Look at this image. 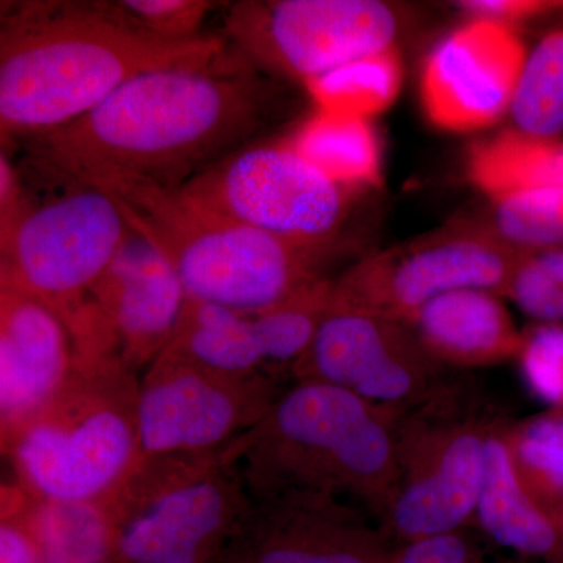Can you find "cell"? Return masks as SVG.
I'll return each instance as SVG.
<instances>
[{
	"instance_id": "obj_1",
	"label": "cell",
	"mask_w": 563,
	"mask_h": 563,
	"mask_svg": "<svg viewBox=\"0 0 563 563\" xmlns=\"http://www.w3.org/2000/svg\"><path fill=\"white\" fill-rule=\"evenodd\" d=\"M280 81L236 54L154 70L79 120L24 140L40 168L74 185L120 174L180 190L273 128Z\"/></svg>"
},
{
	"instance_id": "obj_2",
	"label": "cell",
	"mask_w": 563,
	"mask_h": 563,
	"mask_svg": "<svg viewBox=\"0 0 563 563\" xmlns=\"http://www.w3.org/2000/svg\"><path fill=\"white\" fill-rule=\"evenodd\" d=\"M228 40L163 41L122 22L109 2L21 3L0 29V128L27 139L79 120L129 81L210 65Z\"/></svg>"
},
{
	"instance_id": "obj_3",
	"label": "cell",
	"mask_w": 563,
	"mask_h": 563,
	"mask_svg": "<svg viewBox=\"0 0 563 563\" xmlns=\"http://www.w3.org/2000/svg\"><path fill=\"white\" fill-rule=\"evenodd\" d=\"M133 233L177 273L188 298L258 313L329 279L333 250L288 242L207 209L180 190L120 174L92 177Z\"/></svg>"
},
{
	"instance_id": "obj_4",
	"label": "cell",
	"mask_w": 563,
	"mask_h": 563,
	"mask_svg": "<svg viewBox=\"0 0 563 563\" xmlns=\"http://www.w3.org/2000/svg\"><path fill=\"white\" fill-rule=\"evenodd\" d=\"M402 415L332 385L295 380L246 435L247 490L252 498L336 496L377 521L395 481Z\"/></svg>"
},
{
	"instance_id": "obj_5",
	"label": "cell",
	"mask_w": 563,
	"mask_h": 563,
	"mask_svg": "<svg viewBox=\"0 0 563 563\" xmlns=\"http://www.w3.org/2000/svg\"><path fill=\"white\" fill-rule=\"evenodd\" d=\"M139 391L117 350L74 346L65 383L2 446L18 485L40 501L106 499L141 457Z\"/></svg>"
},
{
	"instance_id": "obj_6",
	"label": "cell",
	"mask_w": 563,
	"mask_h": 563,
	"mask_svg": "<svg viewBox=\"0 0 563 563\" xmlns=\"http://www.w3.org/2000/svg\"><path fill=\"white\" fill-rule=\"evenodd\" d=\"M246 435L207 453L140 457L101 504L110 563H221L252 496L243 473Z\"/></svg>"
},
{
	"instance_id": "obj_7",
	"label": "cell",
	"mask_w": 563,
	"mask_h": 563,
	"mask_svg": "<svg viewBox=\"0 0 563 563\" xmlns=\"http://www.w3.org/2000/svg\"><path fill=\"white\" fill-rule=\"evenodd\" d=\"M498 418L470 385L451 379L402 415L395 481L377 518L395 547L463 531L474 521Z\"/></svg>"
},
{
	"instance_id": "obj_8",
	"label": "cell",
	"mask_w": 563,
	"mask_h": 563,
	"mask_svg": "<svg viewBox=\"0 0 563 563\" xmlns=\"http://www.w3.org/2000/svg\"><path fill=\"white\" fill-rule=\"evenodd\" d=\"M401 9L383 0H240L224 31L235 54L307 87L354 63L398 52Z\"/></svg>"
},
{
	"instance_id": "obj_9",
	"label": "cell",
	"mask_w": 563,
	"mask_h": 563,
	"mask_svg": "<svg viewBox=\"0 0 563 563\" xmlns=\"http://www.w3.org/2000/svg\"><path fill=\"white\" fill-rule=\"evenodd\" d=\"M131 233L117 202L95 187L29 203L0 242V279L49 306L68 325Z\"/></svg>"
},
{
	"instance_id": "obj_10",
	"label": "cell",
	"mask_w": 563,
	"mask_h": 563,
	"mask_svg": "<svg viewBox=\"0 0 563 563\" xmlns=\"http://www.w3.org/2000/svg\"><path fill=\"white\" fill-rule=\"evenodd\" d=\"M521 255L479 221H455L347 266L333 279L332 299L410 324L448 292L485 290L506 298Z\"/></svg>"
},
{
	"instance_id": "obj_11",
	"label": "cell",
	"mask_w": 563,
	"mask_h": 563,
	"mask_svg": "<svg viewBox=\"0 0 563 563\" xmlns=\"http://www.w3.org/2000/svg\"><path fill=\"white\" fill-rule=\"evenodd\" d=\"M295 146H251L188 181L181 192L288 242L333 250L352 192Z\"/></svg>"
},
{
	"instance_id": "obj_12",
	"label": "cell",
	"mask_w": 563,
	"mask_h": 563,
	"mask_svg": "<svg viewBox=\"0 0 563 563\" xmlns=\"http://www.w3.org/2000/svg\"><path fill=\"white\" fill-rule=\"evenodd\" d=\"M288 384L276 374L218 372L163 350L140 379L141 457L228 446L265 418Z\"/></svg>"
},
{
	"instance_id": "obj_13",
	"label": "cell",
	"mask_w": 563,
	"mask_h": 563,
	"mask_svg": "<svg viewBox=\"0 0 563 563\" xmlns=\"http://www.w3.org/2000/svg\"><path fill=\"white\" fill-rule=\"evenodd\" d=\"M409 324L331 302L290 380L342 388L365 401L406 413L450 380Z\"/></svg>"
},
{
	"instance_id": "obj_14",
	"label": "cell",
	"mask_w": 563,
	"mask_h": 563,
	"mask_svg": "<svg viewBox=\"0 0 563 563\" xmlns=\"http://www.w3.org/2000/svg\"><path fill=\"white\" fill-rule=\"evenodd\" d=\"M395 548L362 507L287 492L252 498L225 563H390Z\"/></svg>"
},
{
	"instance_id": "obj_15",
	"label": "cell",
	"mask_w": 563,
	"mask_h": 563,
	"mask_svg": "<svg viewBox=\"0 0 563 563\" xmlns=\"http://www.w3.org/2000/svg\"><path fill=\"white\" fill-rule=\"evenodd\" d=\"M528 52L503 22L472 18L433 49L421 74V103L448 132H476L509 113Z\"/></svg>"
},
{
	"instance_id": "obj_16",
	"label": "cell",
	"mask_w": 563,
	"mask_h": 563,
	"mask_svg": "<svg viewBox=\"0 0 563 563\" xmlns=\"http://www.w3.org/2000/svg\"><path fill=\"white\" fill-rule=\"evenodd\" d=\"M187 298L172 265L132 232L88 302L109 329L122 361L139 373L172 342Z\"/></svg>"
},
{
	"instance_id": "obj_17",
	"label": "cell",
	"mask_w": 563,
	"mask_h": 563,
	"mask_svg": "<svg viewBox=\"0 0 563 563\" xmlns=\"http://www.w3.org/2000/svg\"><path fill=\"white\" fill-rule=\"evenodd\" d=\"M66 322L29 292L0 279V443L43 409L73 368Z\"/></svg>"
},
{
	"instance_id": "obj_18",
	"label": "cell",
	"mask_w": 563,
	"mask_h": 563,
	"mask_svg": "<svg viewBox=\"0 0 563 563\" xmlns=\"http://www.w3.org/2000/svg\"><path fill=\"white\" fill-rule=\"evenodd\" d=\"M422 347L443 368H483L520 355L525 332L503 296L485 290L448 292L410 321Z\"/></svg>"
},
{
	"instance_id": "obj_19",
	"label": "cell",
	"mask_w": 563,
	"mask_h": 563,
	"mask_svg": "<svg viewBox=\"0 0 563 563\" xmlns=\"http://www.w3.org/2000/svg\"><path fill=\"white\" fill-rule=\"evenodd\" d=\"M509 421L492 428L474 521L493 543L523 555L563 563V515L540 501L521 479L509 442Z\"/></svg>"
},
{
	"instance_id": "obj_20",
	"label": "cell",
	"mask_w": 563,
	"mask_h": 563,
	"mask_svg": "<svg viewBox=\"0 0 563 563\" xmlns=\"http://www.w3.org/2000/svg\"><path fill=\"white\" fill-rule=\"evenodd\" d=\"M165 350L236 376L273 374L254 313L199 299L187 298L179 324Z\"/></svg>"
},
{
	"instance_id": "obj_21",
	"label": "cell",
	"mask_w": 563,
	"mask_h": 563,
	"mask_svg": "<svg viewBox=\"0 0 563 563\" xmlns=\"http://www.w3.org/2000/svg\"><path fill=\"white\" fill-rule=\"evenodd\" d=\"M507 117L526 139L563 140V29L547 33L526 54Z\"/></svg>"
},
{
	"instance_id": "obj_22",
	"label": "cell",
	"mask_w": 563,
	"mask_h": 563,
	"mask_svg": "<svg viewBox=\"0 0 563 563\" xmlns=\"http://www.w3.org/2000/svg\"><path fill=\"white\" fill-rule=\"evenodd\" d=\"M484 224L518 254L563 247V184L515 188L487 198Z\"/></svg>"
},
{
	"instance_id": "obj_23",
	"label": "cell",
	"mask_w": 563,
	"mask_h": 563,
	"mask_svg": "<svg viewBox=\"0 0 563 563\" xmlns=\"http://www.w3.org/2000/svg\"><path fill=\"white\" fill-rule=\"evenodd\" d=\"M33 526L40 563H110L113 536L101 503L35 499Z\"/></svg>"
},
{
	"instance_id": "obj_24",
	"label": "cell",
	"mask_w": 563,
	"mask_h": 563,
	"mask_svg": "<svg viewBox=\"0 0 563 563\" xmlns=\"http://www.w3.org/2000/svg\"><path fill=\"white\" fill-rule=\"evenodd\" d=\"M470 174L487 198L515 188L563 184V143L503 133L474 150Z\"/></svg>"
},
{
	"instance_id": "obj_25",
	"label": "cell",
	"mask_w": 563,
	"mask_h": 563,
	"mask_svg": "<svg viewBox=\"0 0 563 563\" xmlns=\"http://www.w3.org/2000/svg\"><path fill=\"white\" fill-rule=\"evenodd\" d=\"M333 279L314 282L287 301L254 313L273 374L290 380L292 366L309 350L331 307Z\"/></svg>"
},
{
	"instance_id": "obj_26",
	"label": "cell",
	"mask_w": 563,
	"mask_h": 563,
	"mask_svg": "<svg viewBox=\"0 0 563 563\" xmlns=\"http://www.w3.org/2000/svg\"><path fill=\"white\" fill-rule=\"evenodd\" d=\"M296 150L352 188L380 179L379 151L363 118L335 114L307 125Z\"/></svg>"
},
{
	"instance_id": "obj_27",
	"label": "cell",
	"mask_w": 563,
	"mask_h": 563,
	"mask_svg": "<svg viewBox=\"0 0 563 563\" xmlns=\"http://www.w3.org/2000/svg\"><path fill=\"white\" fill-rule=\"evenodd\" d=\"M507 442L529 490L563 515V409L509 422Z\"/></svg>"
},
{
	"instance_id": "obj_28",
	"label": "cell",
	"mask_w": 563,
	"mask_h": 563,
	"mask_svg": "<svg viewBox=\"0 0 563 563\" xmlns=\"http://www.w3.org/2000/svg\"><path fill=\"white\" fill-rule=\"evenodd\" d=\"M398 52L354 63L310 85V91L331 103L335 114L363 118L390 107L401 87Z\"/></svg>"
},
{
	"instance_id": "obj_29",
	"label": "cell",
	"mask_w": 563,
	"mask_h": 563,
	"mask_svg": "<svg viewBox=\"0 0 563 563\" xmlns=\"http://www.w3.org/2000/svg\"><path fill=\"white\" fill-rule=\"evenodd\" d=\"M506 298L536 324L563 328V247L521 255Z\"/></svg>"
},
{
	"instance_id": "obj_30",
	"label": "cell",
	"mask_w": 563,
	"mask_h": 563,
	"mask_svg": "<svg viewBox=\"0 0 563 563\" xmlns=\"http://www.w3.org/2000/svg\"><path fill=\"white\" fill-rule=\"evenodd\" d=\"M114 14L132 29L163 41H190L202 36L209 11L218 7L207 0H121L109 2Z\"/></svg>"
},
{
	"instance_id": "obj_31",
	"label": "cell",
	"mask_w": 563,
	"mask_h": 563,
	"mask_svg": "<svg viewBox=\"0 0 563 563\" xmlns=\"http://www.w3.org/2000/svg\"><path fill=\"white\" fill-rule=\"evenodd\" d=\"M518 361L533 395L554 409H563V328L536 324L525 332Z\"/></svg>"
},
{
	"instance_id": "obj_32",
	"label": "cell",
	"mask_w": 563,
	"mask_h": 563,
	"mask_svg": "<svg viewBox=\"0 0 563 563\" xmlns=\"http://www.w3.org/2000/svg\"><path fill=\"white\" fill-rule=\"evenodd\" d=\"M33 496L21 485H3L0 563H40L38 542L33 526Z\"/></svg>"
},
{
	"instance_id": "obj_33",
	"label": "cell",
	"mask_w": 563,
	"mask_h": 563,
	"mask_svg": "<svg viewBox=\"0 0 563 563\" xmlns=\"http://www.w3.org/2000/svg\"><path fill=\"white\" fill-rule=\"evenodd\" d=\"M390 563H515L493 561L481 544L463 531L429 537L401 544L393 551Z\"/></svg>"
},
{
	"instance_id": "obj_34",
	"label": "cell",
	"mask_w": 563,
	"mask_h": 563,
	"mask_svg": "<svg viewBox=\"0 0 563 563\" xmlns=\"http://www.w3.org/2000/svg\"><path fill=\"white\" fill-rule=\"evenodd\" d=\"M473 18L509 24L563 10V2L553 0H463L455 3Z\"/></svg>"
},
{
	"instance_id": "obj_35",
	"label": "cell",
	"mask_w": 563,
	"mask_h": 563,
	"mask_svg": "<svg viewBox=\"0 0 563 563\" xmlns=\"http://www.w3.org/2000/svg\"><path fill=\"white\" fill-rule=\"evenodd\" d=\"M27 198L22 191L20 173L16 172L9 155H0V242L13 231L21 214L29 207Z\"/></svg>"
}]
</instances>
